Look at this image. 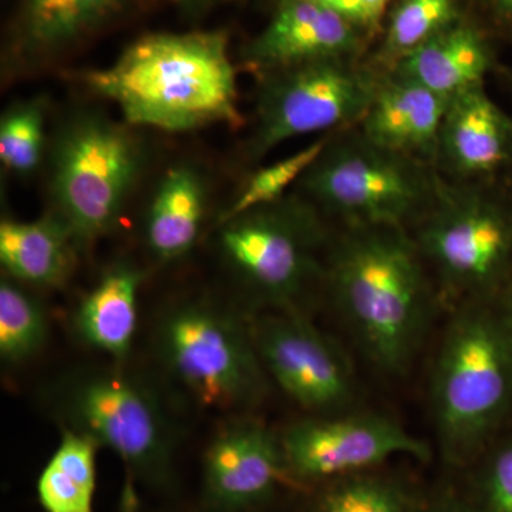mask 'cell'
Listing matches in <instances>:
<instances>
[{
    "mask_svg": "<svg viewBox=\"0 0 512 512\" xmlns=\"http://www.w3.org/2000/svg\"><path fill=\"white\" fill-rule=\"evenodd\" d=\"M366 35L355 23L313 0H281L245 57L261 74L316 60L362 57Z\"/></svg>",
    "mask_w": 512,
    "mask_h": 512,
    "instance_id": "9a60e30c",
    "label": "cell"
},
{
    "mask_svg": "<svg viewBox=\"0 0 512 512\" xmlns=\"http://www.w3.org/2000/svg\"><path fill=\"white\" fill-rule=\"evenodd\" d=\"M158 362L171 382L204 409L242 410L268 387L251 318L210 301L171 306L154 332Z\"/></svg>",
    "mask_w": 512,
    "mask_h": 512,
    "instance_id": "8992f818",
    "label": "cell"
},
{
    "mask_svg": "<svg viewBox=\"0 0 512 512\" xmlns=\"http://www.w3.org/2000/svg\"><path fill=\"white\" fill-rule=\"evenodd\" d=\"M325 218L305 197L286 195L220 224L222 254L252 301L299 311L325 285L333 239Z\"/></svg>",
    "mask_w": 512,
    "mask_h": 512,
    "instance_id": "52a82bcc",
    "label": "cell"
},
{
    "mask_svg": "<svg viewBox=\"0 0 512 512\" xmlns=\"http://www.w3.org/2000/svg\"><path fill=\"white\" fill-rule=\"evenodd\" d=\"M330 136L332 133L325 134L309 144L308 147L296 151L292 156L256 171L245 184L244 190L238 195L237 200L232 202L231 207L224 212L220 218V224L238 217L244 212L255 210L262 205L272 204V202L286 197V191L293 184H298L303 174L318 160L323 148L328 144Z\"/></svg>",
    "mask_w": 512,
    "mask_h": 512,
    "instance_id": "484cf974",
    "label": "cell"
},
{
    "mask_svg": "<svg viewBox=\"0 0 512 512\" xmlns=\"http://www.w3.org/2000/svg\"><path fill=\"white\" fill-rule=\"evenodd\" d=\"M431 404L450 463L473 460L493 440L512 409V348L498 305H460L434 366Z\"/></svg>",
    "mask_w": 512,
    "mask_h": 512,
    "instance_id": "277c9868",
    "label": "cell"
},
{
    "mask_svg": "<svg viewBox=\"0 0 512 512\" xmlns=\"http://www.w3.org/2000/svg\"><path fill=\"white\" fill-rule=\"evenodd\" d=\"M178 2L187 3V5H204V3L222 2V0H178Z\"/></svg>",
    "mask_w": 512,
    "mask_h": 512,
    "instance_id": "836d02e7",
    "label": "cell"
},
{
    "mask_svg": "<svg viewBox=\"0 0 512 512\" xmlns=\"http://www.w3.org/2000/svg\"><path fill=\"white\" fill-rule=\"evenodd\" d=\"M84 79L131 126L180 133L242 124L237 72L224 32L140 37L111 66Z\"/></svg>",
    "mask_w": 512,
    "mask_h": 512,
    "instance_id": "7a4b0ae2",
    "label": "cell"
},
{
    "mask_svg": "<svg viewBox=\"0 0 512 512\" xmlns=\"http://www.w3.org/2000/svg\"><path fill=\"white\" fill-rule=\"evenodd\" d=\"M77 247L55 214L36 221L3 220L0 262L8 278L33 288H57L72 275Z\"/></svg>",
    "mask_w": 512,
    "mask_h": 512,
    "instance_id": "d6986e66",
    "label": "cell"
},
{
    "mask_svg": "<svg viewBox=\"0 0 512 512\" xmlns=\"http://www.w3.org/2000/svg\"><path fill=\"white\" fill-rule=\"evenodd\" d=\"M126 0H25L18 42L30 53L60 49L117 12Z\"/></svg>",
    "mask_w": 512,
    "mask_h": 512,
    "instance_id": "7402d4cb",
    "label": "cell"
},
{
    "mask_svg": "<svg viewBox=\"0 0 512 512\" xmlns=\"http://www.w3.org/2000/svg\"><path fill=\"white\" fill-rule=\"evenodd\" d=\"M313 512H412L409 498L394 481L376 474L329 481L316 498Z\"/></svg>",
    "mask_w": 512,
    "mask_h": 512,
    "instance_id": "d4e9b609",
    "label": "cell"
},
{
    "mask_svg": "<svg viewBox=\"0 0 512 512\" xmlns=\"http://www.w3.org/2000/svg\"><path fill=\"white\" fill-rule=\"evenodd\" d=\"M389 73L360 57L316 60L262 74L252 157L293 138L357 126Z\"/></svg>",
    "mask_w": 512,
    "mask_h": 512,
    "instance_id": "9c48e42d",
    "label": "cell"
},
{
    "mask_svg": "<svg viewBox=\"0 0 512 512\" xmlns=\"http://www.w3.org/2000/svg\"><path fill=\"white\" fill-rule=\"evenodd\" d=\"M426 512H480L474 504L457 503V501H444L434 505Z\"/></svg>",
    "mask_w": 512,
    "mask_h": 512,
    "instance_id": "d6a6232c",
    "label": "cell"
},
{
    "mask_svg": "<svg viewBox=\"0 0 512 512\" xmlns=\"http://www.w3.org/2000/svg\"><path fill=\"white\" fill-rule=\"evenodd\" d=\"M144 272L128 262H117L103 272L96 285L74 308L70 326L77 342L126 366L136 342L138 295Z\"/></svg>",
    "mask_w": 512,
    "mask_h": 512,
    "instance_id": "e0dca14e",
    "label": "cell"
},
{
    "mask_svg": "<svg viewBox=\"0 0 512 512\" xmlns=\"http://www.w3.org/2000/svg\"><path fill=\"white\" fill-rule=\"evenodd\" d=\"M461 19L458 0H400L370 62L390 73L404 56Z\"/></svg>",
    "mask_w": 512,
    "mask_h": 512,
    "instance_id": "603a6c76",
    "label": "cell"
},
{
    "mask_svg": "<svg viewBox=\"0 0 512 512\" xmlns=\"http://www.w3.org/2000/svg\"><path fill=\"white\" fill-rule=\"evenodd\" d=\"M49 338L45 306L25 285L2 279L0 284V357L9 366L39 355Z\"/></svg>",
    "mask_w": 512,
    "mask_h": 512,
    "instance_id": "cb8c5ba5",
    "label": "cell"
},
{
    "mask_svg": "<svg viewBox=\"0 0 512 512\" xmlns=\"http://www.w3.org/2000/svg\"><path fill=\"white\" fill-rule=\"evenodd\" d=\"M363 5L366 6L367 12H369L370 18H372L375 26H379L380 20H382L384 12L389 8L390 0H362Z\"/></svg>",
    "mask_w": 512,
    "mask_h": 512,
    "instance_id": "1f68e13d",
    "label": "cell"
},
{
    "mask_svg": "<svg viewBox=\"0 0 512 512\" xmlns=\"http://www.w3.org/2000/svg\"><path fill=\"white\" fill-rule=\"evenodd\" d=\"M279 436L296 484H326L367 473L397 456L430 458L424 441L380 414L309 416L289 424Z\"/></svg>",
    "mask_w": 512,
    "mask_h": 512,
    "instance_id": "7c38bea8",
    "label": "cell"
},
{
    "mask_svg": "<svg viewBox=\"0 0 512 512\" xmlns=\"http://www.w3.org/2000/svg\"><path fill=\"white\" fill-rule=\"evenodd\" d=\"M512 161V120L484 84L454 94L441 123L436 170L456 184L488 183Z\"/></svg>",
    "mask_w": 512,
    "mask_h": 512,
    "instance_id": "5bb4252c",
    "label": "cell"
},
{
    "mask_svg": "<svg viewBox=\"0 0 512 512\" xmlns=\"http://www.w3.org/2000/svg\"><path fill=\"white\" fill-rule=\"evenodd\" d=\"M448 100L389 73L357 127L379 146L434 165Z\"/></svg>",
    "mask_w": 512,
    "mask_h": 512,
    "instance_id": "2e32d148",
    "label": "cell"
},
{
    "mask_svg": "<svg viewBox=\"0 0 512 512\" xmlns=\"http://www.w3.org/2000/svg\"><path fill=\"white\" fill-rule=\"evenodd\" d=\"M433 278L409 228L352 225L333 234L325 286L367 359L399 376L416 356Z\"/></svg>",
    "mask_w": 512,
    "mask_h": 512,
    "instance_id": "6da1fadb",
    "label": "cell"
},
{
    "mask_svg": "<svg viewBox=\"0 0 512 512\" xmlns=\"http://www.w3.org/2000/svg\"><path fill=\"white\" fill-rule=\"evenodd\" d=\"M480 2L501 26L512 32V0H480Z\"/></svg>",
    "mask_w": 512,
    "mask_h": 512,
    "instance_id": "f546056e",
    "label": "cell"
},
{
    "mask_svg": "<svg viewBox=\"0 0 512 512\" xmlns=\"http://www.w3.org/2000/svg\"><path fill=\"white\" fill-rule=\"evenodd\" d=\"M99 444L77 431L60 427V440L36 480L43 512H96Z\"/></svg>",
    "mask_w": 512,
    "mask_h": 512,
    "instance_id": "44dd1931",
    "label": "cell"
},
{
    "mask_svg": "<svg viewBox=\"0 0 512 512\" xmlns=\"http://www.w3.org/2000/svg\"><path fill=\"white\" fill-rule=\"evenodd\" d=\"M410 231L431 278L451 301H491L507 279L512 210L488 183L443 178L436 201Z\"/></svg>",
    "mask_w": 512,
    "mask_h": 512,
    "instance_id": "ba28073f",
    "label": "cell"
},
{
    "mask_svg": "<svg viewBox=\"0 0 512 512\" xmlns=\"http://www.w3.org/2000/svg\"><path fill=\"white\" fill-rule=\"evenodd\" d=\"M480 512H512V436L490 448L477 477Z\"/></svg>",
    "mask_w": 512,
    "mask_h": 512,
    "instance_id": "83f0119b",
    "label": "cell"
},
{
    "mask_svg": "<svg viewBox=\"0 0 512 512\" xmlns=\"http://www.w3.org/2000/svg\"><path fill=\"white\" fill-rule=\"evenodd\" d=\"M493 55L483 33L461 19L404 56L392 74L451 97L484 84Z\"/></svg>",
    "mask_w": 512,
    "mask_h": 512,
    "instance_id": "ac0fdd59",
    "label": "cell"
},
{
    "mask_svg": "<svg viewBox=\"0 0 512 512\" xmlns=\"http://www.w3.org/2000/svg\"><path fill=\"white\" fill-rule=\"evenodd\" d=\"M205 215V190L190 167H174L164 175L146 220V242L157 261H178L200 238Z\"/></svg>",
    "mask_w": 512,
    "mask_h": 512,
    "instance_id": "ffe728a7",
    "label": "cell"
},
{
    "mask_svg": "<svg viewBox=\"0 0 512 512\" xmlns=\"http://www.w3.org/2000/svg\"><path fill=\"white\" fill-rule=\"evenodd\" d=\"M441 181L434 165L379 146L353 126L332 133L296 185L340 227L412 229L436 201Z\"/></svg>",
    "mask_w": 512,
    "mask_h": 512,
    "instance_id": "5b68a950",
    "label": "cell"
},
{
    "mask_svg": "<svg viewBox=\"0 0 512 512\" xmlns=\"http://www.w3.org/2000/svg\"><path fill=\"white\" fill-rule=\"evenodd\" d=\"M291 484L296 483L281 436L259 420L229 421L205 448L200 488L204 512H258Z\"/></svg>",
    "mask_w": 512,
    "mask_h": 512,
    "instance_id": "4fadbf2b",
    "label": "cell"
},
{
    "mask_svg": "<svg viewBox=\"0 0 512 512\" xmlns=\"http://www.w3.org/2000/svg\"><path fill=\"white\" fill-rule=\"evenodd\" d=\"M45 113L40 103L13 107L0 121V160L16 173H30L42 158Z\"/></svg>",
    "mask_w": 512,
    "mask_h": 512,
    "instance_id": "4316f807",
    "label": "cell"
},
{
    "mask_svg": "<svg viewBox=\"0 0 512 512\" xmlns=\"http://www.w3.org/2000/svg\"><path fill=\"white\" fill-rule=\"evenodd\" d=\"M130 131L104 117H80L66 128L53 161V214L84 249L117 227L140 168Z\"/></svg>",
    "mask_w": 512,
    "mask_h": 512,
    "instance_id": "30bf717a",
    "label": "cell"
},
{
    "mask_svg": "<svg viewBox=\"0 0 512 512\" xmlns=\"http://www.w3.org/2000/svg\"><path fill=\"white\" fill-rule=\"evenodd\" d=\"M252 335L266 375L311 416L346 413L356 380L348 356L299 311L251 318Z\"/></svg>",
    "mask_w": 512,
    "mask_h": 512,
    "instance_id": "8fae6325",
    "label": "cell"
},
{
    "mask_svg": "<svg viewBox=\"0 0 512 512\" xmlns=\"http://www.w3.org/2000/svg\"><path fill=\"white\" fill-rule=\"evenodd\" d=\"M497 305L501 316H503L505 329H507L512 348V288L504 293L503 298L500 299Z\"/></svg>",
    "mask_w": 512,
    "mask_h": 512,
    "instance_id": "4dcf8cb0",
    "label": "cell"
},
{
    "mask_svg": "<svg viewBox=\"0 0 512 512\" xmlns=\"http://www.w3.org/2000/svg\"><path fill=\"white\" fill-rule=\"evenodd\" d=\"M46 410L60 427L92 437L117 456L128 488L177 491V429L163 400L124 366L79 367L43 389Z\"/></svg>",
    "mask_w": 512,
    "mask_h": 512,
    "instance_id": "3957f363",
    "label": "cell"
},
{
    "mask_svg": "<svg viewBox=\"0 0 512 512\" xmlns=\"http://www.w3.org/2000/svg\"><path fill=\"white\" fill-rule=\"evenodd\" d=\"M313 2L319 3L323 8L333 10V12L348 19L349 22L355 23L367 35L376 29L375 23L370 18L362 0H313Z\"/></svg>",
    "mask_w": 512,
    "mask_h": 512,
    "instance_id": "f1b7e54d",
    "label": "cell"
}]
</instances>
